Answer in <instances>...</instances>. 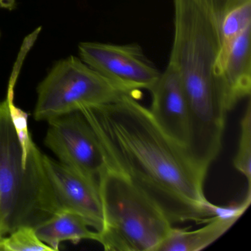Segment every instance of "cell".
<instances>
[{
    "instance_id": "3957f363",
    "label": "cell",
    "mask_w": 251,
    "mask_h": 251,
    "mask_svg": "<svg viewBox=\"0 0 251 251\" xmlns=\"http://www.w3.org/2000/svg\"><path fill=\"white\" fill-rule=\"evenodd\" d=\"M43 157L36 147L25 161L8 101L0 102V231L3 236L21 226L35 227L58 212Z\"/></svg>"
},
{
    "instance_id": "5bb4252c",
    "label": "cell",
    "mask_w": 251,
    "mask_h": 251,
    "mask_svg": "<svg viewBox=\"0 0 251 251\" xmlns=\"http://www.w3.org/2000/svg\"><path fill=\"white\" fill-rule=\"evenodd\" d=\"M240 137L233 166L247 178L248 195H251V105L248 101L246 111L241 120Z\"/></svg>"
},
{
    "instance_id": "7a4b0ae2",
    "label": "cell",
    "mask_w": 251,
    "mask_h": 251,
    "mask_svg": "<svg viewBox=\"0 0 251 251\" xmlns=\"http://www.w3.org/2000/svg\"><path fill=\"white\" fill-rule=\"evenodd\" d=\"M236 0H173L174 35L168 64L178 73L187 105V147L200 156L220 152L227 108L220 71L222 23Z\"/></svg>"
},
{
    "instance_id": "e0dca14e",
    "label": "cell",
    "mask_w": 251,
    "mask_h": 251,
    "mask_svg": "<svg viewBox=\"0 0 251 251\" xmlns=\"http://www.w3.org/2000/svg\"><path fill=\"white\" fill-rule=\"evenodd\" d=\"M4 238L5 236H3L0 231V251H2V242H3Z\"/></svg>"
},
{
    "instance_id": "4fadbf2b",
    "label": "cell",
    "mask_w": 251,
    "mask_h": 251,
    "mask_svg": "<svg viewBox=\"0 0 251 251\" xmlns=\"http://www.w3.org/2000/svg\"><path fill=\"white\" fill-rule=\"evenodd\" d=\"M251 25V0H236L225 14L222 23V48L220 64L222 67L227 52L236 38Z\"/></svg>"
},
{
    "instance_id": "6da1fadb",
    "label": "cell",
    "mask_w": 251,
    "mask_h": 251,
    "mask_svg": "<svg viewBox=\"0 0 251 251\" xmlns=\"http://www.w3.org/2000/svg\"><path fill=\"white\" fill-rule=\"evenodd\" d=\"M93 129L107 167L130 180L172 224L206 223L220 207L204 193L206 170L167 134L136 96L80 108Z\"/></svg>"
},
{
    "instance_id": "8992f818",
    "label": "cell",
    "mask_w": 251,
    "mask_h": 251,
    "mask_svg": "<svg viewBox=\"0 0 251 251\" xmlns=\"http://www.w3.org/2000/svg\"><path fill=\"white\" fill-rule=\"evenodd\" d=\"M78 51L85 64L133 95L140 89L151 90L161 75L136 44L81 42Z\"/></svg>"
},
{
    "instance_id": "ba28073f",
    "label": "cell",
    "mask_w": 251,
    "mask_h": 251,
    "mask_svg": "<svg viewBox=\"0 0 251 251\" xmlns=\"http://www.w3.org/2000/svg\"><path fill=\"white\" fill-rule=\"evenodd\" d=\"M43 163L58 211L79 214L98 231L102 227V215L96 178L45 154Z\"/></svg>"
},
{
    "instance_id": "52a82bcc",
    "label": "cell",
    "mask_w": 251,
    "mask_h": 251,
    "mask_svg": "<svg viewBox=\"0 0 251 251\" xmlns=\"http://www.w3.org/2000/svg\"><path fill=\"white\" fill-rule=\"evenodd\" d=\"M48 122L45 145L61 163L95 178L106 168L98 138L80 111Z\"/></svg>"
},
{
    "instance_id": "9a60e30c",
    "label": "cell",
    "mask_w": 251,
    "mask_h": 251,
    "mask_svg": "<svg viewBox=\"0 0 251 251\" xmlns=\"http://www.w3.org/2000/svg\"><path fill=\"white\" fill-rule=\"evenodd\" d=\"M2 251H54L42 242L31 226H21L4 238Z\"/></svg>"
},
{
    "instance_id": "2e32d148",
    "label": "cell",
    "mask_w": 251,
    "mask_h": 251,
    "mask_svg": "<svg viewBox=\"0 0 251 251\" xmlns=\"http://www.w3.org/2000/svg\"><path fill=\"white\" fill-rule=\"evenodd\" d=\"M17 8V0H0V9L13 11Z\"/></svg>"
},
{
    "instance_id": "7c38bea8",
    "label": "cell",
    "mask_w": 251,
    "mask_h": 251,
    "mask_svg": "<svg viewBox=\"0 0 251 251\" xmlns=\"http://www.w3.org/2000/svg\"><path fill=\"white\" fill-rule=\"evenodd\" d=\"M86 220L76 213L60 211L34 227L39 239L54 251L60 244L70 241L77 244L83 239L96 241L97 231L91 230Z\"/></svg>"
},
{
    "instance_id": "5b68a950",
    "label": "cell",
    "mask_w": 251,
    "mask_h": 251,
    "mask_svg": "<svg viewBox=\"0 0 251 251\" xmlns=\"http://www.w3.org/2000/svg\"><path fill=\"white\" fill-rule=\"evenodd\" d=\"M37 95L38 121L114 102L124 95L135 96L73 55L55 63L38 86Z\"/></svg>"
},
{
    "instance_id": "8fae6325",
    "label": "cell",
    "mask_w": 251,
    "mask_h": 251,
    "mask_svg": "<svg viewBox=\"0 0 251 251\" xmlns=\"http://www.w3.org/2000/svg\"><path fill=\"white\" fill-rule=\"evenodd\" d=\"M229 111L251 92V25L233 42L222 67Z\"/></svg>"
},
{
    "instance_id": "30bf717a",
    "label": "cell",
    "mask_w": 251,
    "mask_h": 251,
    "mask_svg": "<svg viewBox=\"0 0 251 251\" xmlns=\"http://www.w3.org/2000/svg\"><path fill=\"white\" fill-rule=\"evenodd\" d=\"M251 196L247 195L239 205L220 208L217 215L197 230L172 229L156 251H200L205 249L226 233L242 217L251 204Z\"/></svg>"
},
{
    "instance_id": "ac0fdd59",
    "label": "cell",
    "mask_w": 251,
    "mask_h": 251,
    "mask_svg": "<svg viewBox=\"0 0 251 251\" xmlns=\"http://www.w3.org/2000/svg\"><path fill=\"white\" fill-rule=\"evenodd\" d=\"M1 36H2V33H1V30H0V39H1Z\"/></svg>"
},
{
    "instance_id": "9c48e42d",
    "label": "cell",
    "mask_w": 251,
    "mask_h": 251,
    "mask_svg": "<svg viewBox=\"0 0 251 251\" xmlns=\"http://www.w3.org/2000/svg\"><path fill=\"white\" fill-rule=\"evenodd\" d=\"M149 111L157 124L172 139L186 147L189 136L187 105L181 80L168 64L152 89Z\"/></svg>"
},
{
    "instance_id": "277c9868",
    "label": "cell",
    "mask_w": 251,
    "mask_h": 251,
    "mask_svg": "<svg viewBox=\"0 0 251 251\" xmlns=\"http://www.w3.org/2000/svg\"><path fill=\"white\" fill-rule=\"evenodd\" d=\"M98 177L102 223L96 242L106 251H156L173 228L165 214L115 170L107 167Z\"/></svg>"
}]
</instances>
